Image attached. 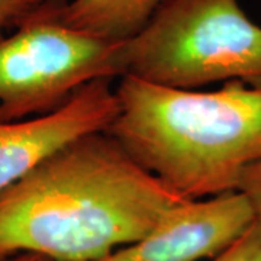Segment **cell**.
<instances>
[{
    "instance_id": "cell-11",
    "label": "cell",
    "mask_w": 261,
    "mask_h": 261,
    "mask_svg": "<svg viewBox=\"0 0 261 261\" xmlns=\"http://www.w3.org/2000/svg\"><path fill=\"white\" fill-rule=\"evenodd\" d=\"M0 261H56L48 258L45 255H41V254H34V252H20L16 255H12L9 258H5V260Z\"/></svg>"
},
{
    "instance_id": "cell-3",
    "label": "cell",
    "mask_w": 261,
    "mask_h": 261,
    "mask_svg": "<svg viewBox=\"0 0 261 261\" xmlns=\"http://www.w3.org/2000/svg\"><path fill=\"white\" fill-rule=\"evenodd\" d=\"M125 64L126 74L176 89L216 82L261 87V27L238 0H166L125 41Z\"/></svg>"
},
{
    "instance_id": "cell-4",
    "label": "cell",
    "mask_w": 261,
    "mask_h": 261,
    "mask_svg": "<svg viewBox=\"0 0 261 261\" xmlns=\"http://www.w3.org/2000/svg\"><path fill=\"white\" fill-rule=\"evenodd\" d=\"M57 8L0 41V121L54 112L87 83L126 74L125 41L70 28Z\"/></svg>"
},
{
    "instance_id": "cell-5",
    "label": "cell",
    "mask_w": 261,
    "mask_h": 261,
    "mask_svg": "<svg viewBox=\"0 0 261 261\" xmlns=\"http://www.w3.org/2000/svg\"><path fill=\"white\" fill-rule=\"evenodd\" d=\"M248 197L235 190L171 206L137 243L96 261H199L215 258L252 224Z\"/></svg>"
},
{
    "instance_id": "cell-7",
    "label": "cell",
    "mask_w": 261,
    "mask_h": 261,
    "mask_svg": "<svg viewBox=\"0 0 261 261\" xmlns=\"http://www.w3.org/2000/svg\"><path fill=\"white\" fill-rule=\"evenodd\" d=\"M166 0H71L56 9L64 25L111 41H128L147 27Z\"/></svg>"
},
{
    "instance_id": "cell-8",
    "label": "cell",
    "mask_w": 261,
    "mask_h": 261,
    "mask_svg": "<svg viewBox=\"0 0 261 261\" xmlns=\"http://www.w3.org/2000/svg\"><path fill=\"white\" fill-rule=\"evenodd\" d=\"M67 0H0V41L5 31L25 25L27 22L65 3Z\"/></svg>"
},
{
    "instance_id": "cell-2",
    "label": "cell",
    "mask_w": 261,
    "mask_h": 261,
    "mask_svg": "<svg viewBox=\"0 0 261 261\" xmlns=\"http://www.w3.org/2000/svg\"><path fill=\"white\" fill-rule=\"evenodd\" d=\"M108 132L141 167L186 200L235 192L261 161V87L226 82L200 92L126 74Z\"/></svg>"
},
{
    "instance_id": "cell-1",
    "label": "cell",
    "mask_w": 261,
    "mask_h": 261,
    "mask_svg": "<svg viewBox=\"0 0 261 261\" xmlns=\"http://www.w3.org/2000/svg\"><path fill=\"white\" fill-rule=\"evenodd\" d=\"M183 200L108 130L90 132L0 192V260L96 261L137 243Z\"/></svg>"
},
{
    "instance_id": "cell-9",
    "label": "cell",
    "mask_w": 261,
    "mask_h": 261,
    "mask_svg": "<svg viewBox=\"0 0 261 261\" xmlns=\"http://www.w3.org/2000/svg\"><path fill=\"white\" fill-rule=\"evenodd\" d=\"M212 261H261V221L254 219L228 248Z\"/></svg>"
},
{
    "instance_id": "cell-10",
    "label": "cell",
    "mask_w": 261,
    "mask_h": 261,
    "mask_svg": "<svg viewBox=\"0 0 261 261\" xmlns=\"http://www.w3.org/2000/svg\"><path fill=\"white\" fill-rule=\"evenodd\" d=\"M238 190L248 197L255 218L261 221V161L252 164L244 171Z\"/></svg>"
},
{
    "instance_id": "cell-6",
    "label": "cell",
    "mask_w": 261,
    "mask_h": 261,
    "mask_svg": "<svg viewBox=\"0 0 261 261\" xmlns=\"http://www.w3.org/2000/svg\"><path fill=\"white\" fill-rule=\"evenodd\" d=\"M111 79L83 86L54 112L22 121H0V192L79 137L108 130L119 111Z\"/></svg>"
}]
</instances>
